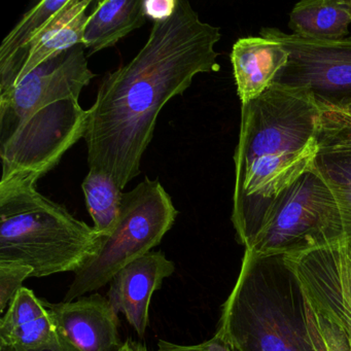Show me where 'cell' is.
I'll use <instances>...</instances> for the list:
<instances>
[{
    "label": "cell",
    "instance_id": "6da1fadb",
    "mask_svg": "<svg viewBox=\"0 0 351 351\" xmlns=\"http://www.w3.org/2000/svg\"><path fill=\"white\" fill-rule=\"evenodd\" d=\"M221 38L219 27L203 22L182 0L169 19L154 23L138 54L102 80L87 110L90 169L112 176L122 190L138 176L162 108L196 75L219 71Z\"/></svg>",
    "mask_w": 351,
    "mask_h": 351
},
{
    "label": "cell",
    "instance_id": "7a4b0ae2",
    "mask_svg": "<svg viewBox=\"0 0 351 351\" xmlns=\"http://www.w3.org/2000/svg\"><path fill=\"white\" fill-rule=\"evenodd\" d=\"M319 114L307 92L275 83L242 104L232 223L245 250L273 203L313 166Z\"/></svg>",
    "mask_w": 351,
    "mask_h": 351
},
{
    "label": "cell",
    "instance_id": "3957f363",
    "mask_svg": "<svg viewBox=\"0 0 351 351\" xmlns=\"http://www.w3.org/2000/svg\"><path fill=\"white\" fill-rule=\"evenodd\" d=\"M217 336L236 351H324L301 283L285 256L244 252Z\"/></svg>",
    "mask_w": 351,
    "mask_h": 351
},
{
    "label": "cell",
    "instance_id": "277c9868",
    "mask_svg": "<svg viewBox=\"0 0 351 351\" xmlns=\"http://www.w3.org/2000/svg\"><path fill=\"white\" fill-rule=\"evenodd\" d=\"M38 180H0V263L27 265L36 278L77 272L97 254L101 236L40 194Z\"/></svg>",
    "mask_w": 351,
    "mask_h": 351
},
{
    "label": "cell",
    "instance_id": "5b68a950",
    "mask_svg": "<svg viewBox=\"0 0 351 351\" xmlns=\"http://www.w3.org/2000/svg\"><path fill=\"white\" fill-rule=\"evenodd\" d=\"M178 215L171 197L158 180L145 178L124 193L114 230L101 236L97 254L75 273L63 301H73L106 287L122 269L159 245Z\"/></svg>",
    "mask_w": 351,
    "mask_h": 351
},
{
    "label": "cell",
    "instance_id": "8992f818",
    "mask_svg": "<svg viewBox=\"0 0 351 351\" xmlns=\"http://www.w3.org/2000/svg\"><path fill=\"white\" fill-rule=\"evenodd\" d=\"M343 242L346 234L336 197L312 166L273 203L245 252L285 256Z\"/></svg>",
    "mask_w": 351,
    "mask_h": 351
},
{
    "label": "cell",
    "instance_id": "52a82bcc",
    "mask_svg": "<svg viewBox=\"0 0 351 351\" xmlns=\"http://www.w3.org/2000/svg\"><path fill=\"white\" fill-rule=\"evenodd\" d=\"M285 258L301 283L324 351H351V270L346 242Z\"/></svg>",
    "mask_w": 351,
    "mask_h": 351
},
{
    "label": "cell",
    "instance_id": "ba28073f",
    "mask_svg": "<svg viewBox=\"0 0 351 351\" xmlns=\"http://www.w3.org/2000/svg\"><path fill=\"white\" fill-rule=\"evenodd\" d=\"M260 34L278 42L289 53L275 84L307 92L319 106L340 108L351 101V36L307 40L278 28H263Z\"/></svg>",
    "mask_w": 351,
    "mask_h": 351
},
{
    "label": "cell",
    "instance_id": "9c48e42d",
    "mask_svg": "<svg viewBox=\"0 0 351 351\" xmlns=\"http://www.w3.org/2000/svg\"><path fill=\"white\" fill-rule=\"evenodd\" d=\"M85 47L77 45L45 61L17 85L0 94V135L14 130L40 110L77 100L95 77L88 66Z\"/></svg>",
    "mask_w": 351,
    "mask_h": 351
},
{
    "label": "cell",
    "instance_id": "30bf717a",
    "mask_svg": "<svg viewBox=\"0 0 351 351\" xmlns=\"http://www.w3.org/2000/svg\"><path fill=\"white\" fill-rule=\"evenodd\" d=\"M313 168L324 178L342 213L346 241L351 239V116L320 106Z\"/></svg>",
    "mask_w": 351,
    "mask_h": 351
},
{
    "label": "cell",
    "instance_id": "8fae6325",
    "mask_svg": "<svg viewBox=\"0 0 351 351\" xmlns=\"http://www.w3.org/2000/svg\"><path fill=\"white\" fill-rule=\"evenodd\" d=\"M59 334L80 351H118V313L100 293L73 301L52 304L45 301Z\"/></svg>",
    "mask_w": 351,
    "mask_h": 351
},
{
    "label": "cell",
    "instance_id": "7c38bea8",
    "mask_svg": "<svg viewBox=\"0 0 351 351\" xmlns=\"http://www.w3.org/2000/svg\"><path fill=\"white\" fill-rule=\"evenodd\" d=\"M174 263L161 252H151L125 267L110 281L108 299L117 313H123L139 337L149 322L154 293L171 276Z\"/></svg>",
    "mask_w": 351,
    "mask_h": 351
},
{
    "label": "cell",
    "instance_id": "4fadbf2b",
    "mask_svg": "<svg viewBox=\"0 0 351 351\" xmlns=\"http://www.w3.org/2000/svg\"><path fill=\"white\" fill-rule=\"evenodd\" d=\"M63 337L46 303L23 287L0 319V347L13 351H52Z\"/></svg>",
    "mask_w": 351,
    "mask_h": 351
},
{
    "label": "cell",
    "instance_id": "5bb4252c",
    "mask_svg": "<svg viewBox=\"0 0 351 351\" xmlns=\"http://www.w3.org/2000/svg\"><path fill=\"white\" fill-rule=\"evenodd\" d=\"M287 61L289 53L278 42L261 36L239 38L232 49L231 62L241 104L266 91Z\"/></svg>",
    "mask_w": 351,
    "mask_h": 351
},
{
    "label": "cell",
    "instance_id": "9a60e30c",
    "mask_svg": "<svg viewBox=\"0 0 351 351\" xmlns=\"http://www.w3.org/2000/svg\"><path fill=\"white\" fill-rule=\"evenodd\" d=\"M90 5L91 0L67 1L30 45L27 60L15 85L45 61L83 43Z\"/></svg>",
    "mask_w": 351,
    "mask_h": 351
},
{
    "label": "cell",
    "instance_id": "2e32d148",
    "mask_svg": "<svg viewBox=\"0 0 351 351\" xmlns=\"http://www.w3.org/2000/svg\"><path fill=\"white\" fill-rule=\"evenodd\" d=\"M69 0H43L27 12L0 45V94L15 86L30 45Z\"/></svg>",
    "mask_w": 351,
    "mask_h": 351
},
{
    "label": "cell",
    "instance_id": "e0dca14e",
    "mask_svg": "<svg viewBox=\"0 0 351 351\" xmlns=\"http://www.w3.org/2000/svg\"><path fill=\"white\" fill-rule=\"evenodd\" d=\"M147 21L143 0H104L88 16L83 43L92 54L114 46Z\"/></svg>",
    "mask_w": 351,
    "mask_h": 351
},
{
    "label": "cell",
    "instance_id": "ac0fdd59",
    "mask_svg": "<svg viewBox=\"0 0 351 351\" xmlns=\"http://www.w3.org/2000/svg\"><path fill=\"white\" fill-rule=\"evenodd\" d=\"M351 13L345 0H304L293 7L289 27L293 34L314 40L348 38Z\"/></svg>",
    "mask_w": 351,
    "mask_h": 351
},
{
    "label": "cell",
    "instance_id": "d6986e66",
    "mask_svg": "<svg viewBox=\"0 0 351 351\" xmlns=\"http://www.w3.org/2000/svg\"><path fill=\"white\" fill-rule=\"evenodd\" d=\"M87 209L100 236L112 233L120 215L124 192L114 178L100 170L90 169L82 184Z\"/></svg>",
    "mask_w": 351,
    "mask_h": 351
},
{
    "label": "cell",
    "instance_id": "ffe728a7",
    "mask_svg": "<svg viewBox=\"0 0 351 351\" xmlns=\"http://www.w3.org/2000/svg\"><path fill=\"white\" fill-rule=\"evenodd\" d=\"M34 270L27 265L0 263V312L5 313L12 300L23 287L26 279L32 277Z\"/></svg>",
    "mask_w": 351,
    "mask_h": 351
},
{
    "label": "cell",
    "instance_id": "44dd1931",
    "mask_svg": "<svg viewBox=\"0 0 351 351\" xmlns=\"http://www.w3.org/2000/svg\"><path fill=\"white\" fill-rule=\"evenodd\" d=\"M157 351H236L227 342L215 335L210 340L201 344L182 345L160 340Z\"/></svg>",
    "mask_w": 351,
    "mask_h": 351
},
{
    "label": "cell",
    "instance_id": "7402d4cb",
    "mask_svg": "<svg viewBox=\"0 0 351 351\" xmlns=\"http://www.w3.org/2000/svg\"><path fill=\"white\" fill-rule=\"evenodd\" d=\"M178 3V0H145V17L155 22L165 21L173 15Z\"/></svg>",
    "mask_w": 351,
    "mask_h": 351
},
{
    "label": "cell",
    "instance_id": "603a6c76",
    "mask_svg": "<svg viewBox=\"0 0 351 351\" xmlns=\"http://www.w3.org/2000/svg\"><path fill=\"white\" fill-rule=\"evenodd\" d=\"M0 351H13L11 349L5 348V347H0ZM52 351H80L77 347L73 346L71 343H69L66 339L63 338L62 344L58 347V348L55 349V350Z\"/></svg>",
    "mask_w": 351,
    "mask_h": 351
},
{
    "label": "cell",
    "instance_id": "cb8c5ba5",
    "mask_svg": "<svg viewBox=\"0 0 351 351\" xmlns=\"http://www.w3.org/2000/svg\"><path fill=\"white\" fill-rule=\"evenodd\" d=\"M118 351H147V349L145 346H141V344H135L130 341H126L123 343Z\"/></svg>",
    "mask_w": 351,
    "mask_h": 351
},
{
    "label": "cell",
    "instance_id": "d4e9b609",
    "mask_svg": "<svg viewBox=\"0 0 351 351\" xmlns=\"http://www.w3.org/2000/svg\"><path fill=\"white\" fill-rule=\"evenodd\" d=\"M341 110H343V112H346V114H350L351 116V101L347 102V104H345L344 106H340Z\"/></svg>",
    "mask_w": 351,
    "mask_h": 351
},
{
    "label": "cell",
    "instance_id": "484cf974",
    "mask_svg": "<svg viewBox=\"0 0 351 351\" xmlns=\"http://www.w3.org/2000/svg\"><path fill=\"white\" fill-rule=\"evenodd\" d=\"M345 3H346L347 7H348L349 11L351 13V0H345Z\"/></svg>",
    "mask_w": 351,
    "mask_h": 351
},
{
    "label": "cell",
    "instance_id": "4316f807",
    "mask_svg": "<svg viewBox=\"0 0 351 351\" xmlns=\"http://www.w3.org/2000/svg\"><path fill=\"white\" fill-rule=\"evenodd\" d=\"M347 245H348V247L350 248L351 250V239H348L346 241Z\"/></svg>",
    "mask_w": 351,
    "mask_h": 351
},
{
    "label": "cell",
    "instance_id": "83f0119b",
    "mask_svg": "<svg viewBox=\"0 0 351 351\" xmlns=\"http://www.w3.org/2000/svg\"><path fill=\"white\" fill-rule=\"evenodd\" d=\"M347 247H348V245H347ZM348 252H349V256H350V270H351V250H350V248H349V247H348Z\"/></svg>",
    "mask_w": 351,
    "mask_h": 351
}]
</instances>
